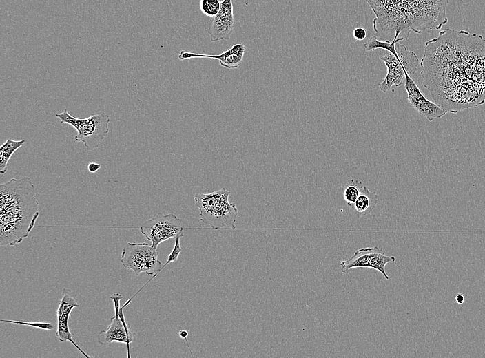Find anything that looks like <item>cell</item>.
Masks as SVG:
<instances>
[{"label":"cell","instance_id":"cell-1","mask_svg":"<svg viewBox=\"0 0 485 358\" xmlns=\"http://www.w3.org/2000/svg\"><path fill=\"white\" fill-rule=\"evenodd\" d=\"M423 85L447 112L485 103V39L447 28L425 43L420 61Z\"/></svg>","mask_w":485,"mask_h":358},{"label":"cell","instance_id":"cell-2","mask_svg":"<svg viewBox=\"0 0 485 358\" xmlns=\"http://www.w3.org/2000/svg\"><path fill=\"white\" fill-rule=\"evenodd\" d=\"M449 0H366L375 17V32L384 41L395 35L408 39L413 32L440 30L448 23L446 10Z\"/></svg>","mask_w":485,"mask_h":358},{"label":"cell","instance_id":"cell-3","mask_svg":"<svg viewBox=\"0 0 485 358\" xmlns=\"http://www.w3.org/2000/svg\"><path fill=\"white\" fill-rule=\"evenodd\" d=\"M39 216L35 188L29 177L0 185V244L14 246L26 238Z\"/></svg>","mask_w":485,"mask_h":358},{"label":"cell","instance_id":"cell-4","mask_svg":"<svg viewBox=\"0 0 485 358\" xmlns=\"http://www.w3.org/2000/svg\"><path fill=\"white\" fill-rule=\"evenodd\" d=\"M231 192L225 188L209 193L195 195L194 201L200 212L199 220L213 229L234 231L238 209L229 202Z\"/></svg>","mask_w":485,"mask_h":358},{"label":"cell","instance_id":"cell-5","mask_svg":"<svg viewBox=\"0 0 485 358\" xmlns=\"http://www.w3.org/2000/svg\"><path fill=\"white\" fill-rule=\"evenodd\" d=\"M61 123L74 127L78 134L75 140L82 142L86 149L91 151L98 148L109 133L110 116L103 112L92 114L86 118H78L69 114L66 109L62 113L56 114Z\"/></svg>","mask_w":485,"mask_h":358},{"label":"cell","instance_id":"cell-6","mask_svg":"<svg viewBox=\"0 0 485 358\" xmlns=\"http://www.w3.org/2000/svg\"><path fill=\"white\" fill-rule=\"evenodd\" d=\"M121 262L124 268L133 271L136 275L143 272L153 275L141 290L163 269L157 249L145 242H127L122 249Z\"/></svg>","mask_w":485,"mask_h":358},{"label":"cell","instance_id":"cell-7","mask_svg":"<svg viewBox=\"0 0 485 358\" xmlns=\"http://www.w3.org/2000/svg\"><path fill=\"white\" fill-rule=\"evenodd\" d=\"M113 301L114 315L110 319V324L105 330H101L97 335V341L101 345H109L113 342L123 343L127 345V357H130V344L134 340V333L130 330L124 314L126 307H121L120 301L123 297L119 293L110 295Z\"/></svg>","mask_w":485,"mask_h":358},{"label":"cell","instance_id":"cell-8","mask_svg":"<svg viewBox=\"0 0 485 358\" xmlns=\"http://www.w3.org/2000/svg\"><path fill=\"white\" fill-rule=\"evenodd\" d=\"M141 233L157 249L158 245L183 231L182 220L174 213L163 214L160 212L154 217L144 222L139 228Z\"/></svg>","mask_w":485,"mask_h":358},{"label":"cell","instance_id":"cell-9","mask_svg":"<svg viewBox=\"0 0 485 358\" xmlns=\"http://www.w3.org/2000/svg\"><path fill=\"white\" fill-rule=\"evenodd\" d=\"M76 294L69 288L62 290L61 298L57 308V329L56 336L60 341H70L78 350L87 358L92 357L87 355L74 340V334L69 328L70 315L75 307L79 306Z\"/></svg>","mask_w":485,"mask_h":358},{"label":"cell","instance_id":"cell-10","mask_svg":"<svg viewBox=\"0 0 485 358\" xmlns=\"http://www.w3.org/2000/svg\"><path fill=\"white\" fill-rule=\"evenodd\" d=\"M404 88L407 93V100L411 106L422 116L431 122L435 119L440 118L447 112L436 103H433L424 96L420 88L411 77L405 73Z\"/></svg>","mask_w":485,"mask_h":358},{"label":"cell","instance_id":"cell-11","mask_svg":"<svg viewBox=\"0 0 485 358\" xmlns=\"http://www.w3.org/2000/svg\"><path fill=\"white\" fill-rule=\"evenodd\" d=\"M235 24L232 0H223L218 14L209 23L208 32L211 42L230 39Z\"/></svg>","mask_w":485,"mask_h":358},{"label":"cell","instance_id":"cell-12","mask_svg":"<svg viewBox=\"0 0 485 358\" xmlns=\"http://www.w3.org/2000/svg\"><path fill=\"white\" fill-rule=\"evenodd\" d=\"M245 50L246 46L242 43H239L232 45L230 48L218 55L194 53L181 50L178 54V59L181 61L192 58L215 59L219 61L221 66L227 69H233L237 68L241 65Z\"/></svg>","mask_w":485,"mask_h":358},{"label":"cell","instance_id":"cell-13","mask_svg":"<svg viewBox=\"0 0 485 358\" xmlns=\"http://www.w3.org/2000/svg\"><path fill=\"white\" fill-rule=\"evenodd\" d=\"M380 59L384 63L387 72L384 80L378 84V87L382 92L385 93L393 85L395 87L401 85L406 71L397 52L393 54L386 52L384 56L380 57Z\"/></svg>","mask_w":485,"mask_h":358},{"label":"cell","instance_id":"cell-14","mask_svg":"<svg viewBox=\"0 0 485 358\" xmlns=\"http://www.w3.org/2000/svg\"><path fill=\"white\" fill-rule=\"evenodd\" d=\"M373 247L361 248L346 260L340 262V266L342 273H347L354 268H369Z\"/></svg>","mask_w":485,"mask_h":358},{"label":"cell","instance_id":"cell-15","mask_svg":"<svg viewBox=\"0 0 485 358\" xmlns=\"http://www.w3.org/2000/svg\"><path fill=\"white\" fill-rule=\"evenodd\" d=\"M378 202V195L371 191L366 186H364L362 191L353 204L352 208L358 216H365L370 214Z\"/></svg>","mask_w":485,"mask_h":358},{"label":"cell","instance_id":"cell-16","mask_svg":"<svg viewBox=\"0 0 485 358\" xmlns=\"http://www.w3.org/2000/svg\"><path fill=\"white\" fill-rule=\"evenodd\" d=\"M25 143V140H14L8 138L0 148V173L8 170V163L12 154Z\"/></svg>","mask_w":485,"mask_h":358},{"label":"cell","instance_id":"cell-17","mask_svg":"<svg viewBox=\"0 0 485 358\" xmlns=\"http://www.w3.org/2000/svg\"><path fill=\"white\" fill-rule=\"evenodd\" d=\"M404 37H399L395 35L393 41H380L376 36H373L364 43V47L366 51H373L376 49H383L393 54L396 53L395 45L404 40Z\"/></svg>","mask_w":485,"mask_h":358},{"label":"cell","instance_id":"cell-18","mask_svg":"<svg viewBox=\"0 0 485 358\" xmlns=\"http://www.w3.org/2000/svg\"><path fill=\"white\" fill-rule=\"evenodd\" d=\"M364 185L362 181L351 179L344 187L343 198L347 205L353 207L357 198L360 195Z\"/></svg>","mask_w":485,"mask_h":358},{"label":"cell","instance_id":"cell-19","mask_svg":"<svg viewBox=\"0 0 485 358\" xmlns=\"http://www.w3.org/2000/svg\"><path fill=\"white\" fill-rule=\"evenodd\" d=\"M220 3V0H200L199 6L205 15L214 17L219 12Z\"/></svg>","mask_w":485,"mask_h":358},{"label":"cell","instance_id":"cell-20","mask_svg":"<svg viewBox=\"0 0 485 358\" xmlns=\"http://www.w3.org/2000/svg\"><path fill=\"white\" fill-rule=\"evenodd\" d=\"M1 321L10 322V323H14V324H22V325H25V326H32L34 328L44 329V330H51L54 327L53 324H52L50 323H47V322H27L8 320V319H1Z\"/></svg>","mask_w":485,"mask_h":358},{"label":"cell","instance_id":"cell-21","mask_svg":"<svg viewBox=\"0 0 485 358\" xmlns=\"http://www.w3.org/2000/svg\"><path fill=\"white\" fill-rule=\"evenodd\" d=\"M353 36L357 41H362L367 36V31L362 27H358L353 30Z\"/></svg>","mask_w":485,"mask_h":358},{"label":"cell","instance_id":"cell-22","mask_svg":"<svg viewBox=\"0 0 485 358\" xmlns=\"http://www.w3.org/2000/svg\"><path fill=\"white\" fill-rule=\"evenodd\" d=\"M101 168V165L96 162H90L87 165V169L90 173H95Z\"/></svg>","mask_w":485,"mask_h":358},{"label":"cell","instance_id":"cell-23","mask_svg":"<svg viewBox=\"0 0 485 358\" xmlns=\"http://www.w3.org/2000/svg\"><path fill=\"white\" fill-rule=\"evenodd\" d=\"M178 334L181 338L185 339V340L187 343V345L189 349L190 350L189 346V343L187 341L188 332L186 330H180L178 332ZM190 353H191L192 357H193L191 350H190Z\"/></svg>","mask_w":485,"mask_h":358},{"label":"cell","instance_id":"cell-24","mask_svg":"<svg viewBox=\"0 0 485 358\" xmlns=\"http://www.w3.org/2000/svg\"><path fill=\"white\" fill-rule=\"evenodd\" d=\"M455 301L458 304H462L464 302V295L462 294H457L455 296Z\"/></svg>","mask_w":485,"mask_h":358}]
</instances>
